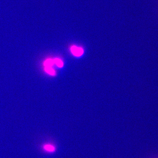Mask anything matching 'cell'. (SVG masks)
Masks as SVG:
<instances>
[{"mask_svg": "<svg viewBox=\"0 0 158 158\" xmlns=\"http://www.w3.org/2000/svg\"><path fill=\"white\" fill-rule=\"evenodd\" d=\"M42 149L44 152L48 154H53L56 151V148L54 145L50 143H45L42 146Z\"/></svg>", "mask_w": 158, "mask_h": 158, "instance_id": "6da1fadb", "label": "cell"}, {"mask_svg": "<svg viewBox=\"0 0 158 158\" xmlns=\"http://www.w3.org/2000/svg\"><path fill=\"white\" fill-rule=\"evenodd\" d=\"M71 51L73 55L76 57H79L81 56L83 53V50L82 48L73 46L71 48Z\"/></svg>", "mask_w": 158, "mask_h": 158, "instance_id": "7a4b0ae2", "label": "cell"}, {"mask_svg": "<svg viewBox=\"0 0 158 158\" xmlns=\"http://www.w3.org/2000/svg\"><path fill=\"white\" fill-rule=\"evenodd\" d=\"M54 64V60L48 59L45 61V62H44V65L45 67H52Z\"/></svg>", "mask_w": 158, "mask_h": 158, "instance_id": "3957f363", "label": "cell"}, {"mask_svg": "<svg viewBox=\"0 0 158 158\" xmlns=\"http://www.w3.org/2000/svg\"><path fill=\"white\" fill-rule=\"evenodd\" d=\"M45 71L48 74L51 75H55V72L52 67H45Z\"/></svg>", "mask_w": 158, "mask_h": 158, "instance_id": "277c9868", "label": "cell"}, {"mask_svg": "<svg viewBox=\"0 0 158 158\" xmlns=\"http://www.w3.org/2000/svg\"><path fill=\"white\" fill-rule=\"evenodd\" d=\"M54 63H55L59 67H62L63 66V63L61 60L58 58H55L54 59Z\"/></svg>", "mask_w": 158, "mask_h": 158, "instance_id": "5b68a950", "label": "cell"}]
</instances>
